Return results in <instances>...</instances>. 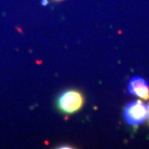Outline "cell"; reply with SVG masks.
<instances>
[{
  "label": "cell",
  "mask_w": 149,
  "mask_h": 149,
  "mask_svg": "<svg viewBox=\"0 0 149 149\" xmlns=\"http://www.w3.org/2000/svg\"><path fill=\"white\" fill-rule=\"evenodd\" d=\"M85 99L80 91L67 90L63 91L56 100V105L60 111L65 114H73L81 109Z\"/></svg>",
  "instance_id": "cell-1"
},
{
  "label": "cell",
  "mask_w": 149,
  "mask_h": 149,
  "mask_svg": "<svg viewBox=\"0 0 149 149\" xmlns=\"http://www.w3.org/2000/svg\"><path fill=\"white\" fill-rule=\"evenodd\" d=\"M123 117L129 125H140L148 117V107L141 100L130 102L124 108Z\"/></svg>",
  "instance_id": "cell-2"
},
{
  "label": "cell",
  "mask_w": 149,
  "mask_h": 149,
  "mask_svg": "<svg viewBox=\"0 0 149 149\" xmlns=\"http://www.w3.org/2000/svg\"><path fill=\"white\" fill-rule=\"evenodd\" d=\"M128 91L131 95L141 100H149V84L142 77L135 76L129 80Z\"/></svg>",
  "instance_id": "cell-3"
},
{
  "label": "cell",
  "mask_w": 149,
  "mask_h": 149,
  "mask_svg": "<svg viewBox=\"0 0 149 149\" xmlns=\"http://www.w3.org/2000/svg\"><path fill=\"white\" fill-rule=\"evenodd\" d=\"M148 107V121H149V105Z\"/></svg>",
  "instance_id": "cell-4"
},
{
  "label": "cell",
  "mask_w": 149,
  "mask_h": 149,
  "mask_svg": "<svg viewBox=\"0 0 149 149\" xmlns=\"http://www.w3.org/2000/svg\"><path fill=\"white\" fill-rule=\"evenodd\" d=\"M54 1H62V0H54Z\"/></svg>",
  "instance_id": "cell-5"
}]
</instances>
